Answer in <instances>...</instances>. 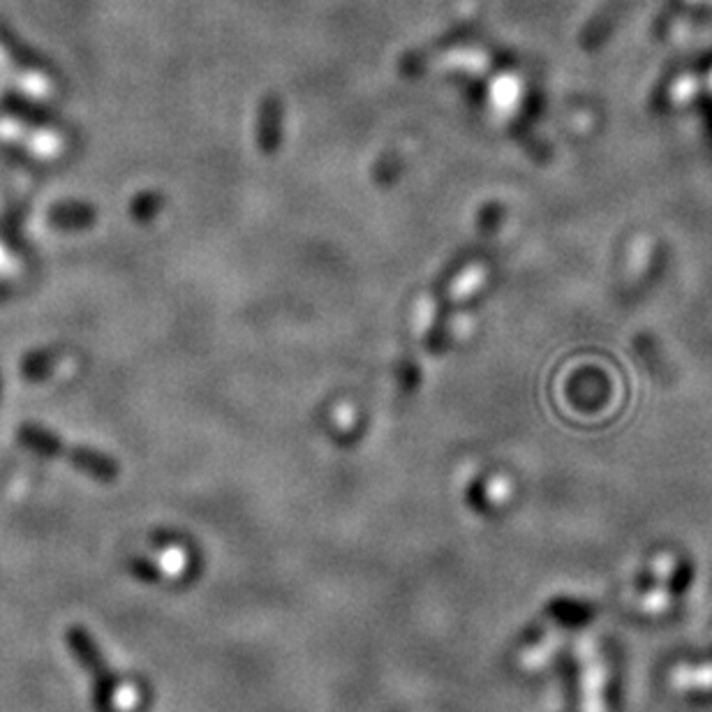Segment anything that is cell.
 Wrapping results in <instances>:
<instances>
[{"mask_svg":"<svg viewBox=\"0 0 712 712\" xmlns=\"http://www.w3.org/2000/svg\"><path fill=\"white\" fill-rule=\"evenodd\" d=\"M502 215H504V206L500 202L484 204V209H481V213H479L477 234H474V239L467 243V246L461 252H458L454 259H451L449 266L444 269V273L440 276V280H437V285L433 289V294H435L437 301H440L444 296V292H447V289L456 283V278L461 276V273L467 269V264H472L474 259L479 257V252L488 246V241H491L495 236V232H498V227L502 222Z\"/></svg>","mask_w":712,"mask_h":712,"instance_id":"6da1fadb","label":"cell"},{"mask_svg":"<svg viewBox=\"0 0 712 712\" xmlns=\"http://www.w3.org/2000/svg\"><path fill=\"white\" fill-rule=\"evenodd\" d=\"M285 137V105L278 95H266L259 102L257 123H255V144L264 158L278 155Z\"/></svg>","mask_w":712,"mask_h":712,"instance_id":"7a4b0ae2","label":"cell"},{"mask_svg":"<svg viewBox=\"0 0 712 712\" xmlns=\"http://www.w3.org/2000/svg\"><path fill=\"white\" fill-rule=\"evenodd\" d=\"M0 137L7 139V142L31 148V153L44 160L58 158L63 153V139L54 135V132L28 128V125H21L12 121V118H0Z\"/></svg>","mask_w":712,"mask_h":712,"instance_id":"3957f363","label":"cell"},{"mask_svg":"<svg viewBox=\"0 0 712 712\" xmlns=\"http://www.w3.org/2000/svg\"><path fill=\"white\" fill-rule=\"evenodd\" d=\"M449 320H451V303L449 299H440V306L435 310V317L428 326V336H426V350L430 356H440L444 347H447Z\"/></svg>","mask_w":712,"mask_h":712,"instance_id":"277c9868","label":"cell"},{"mask_svg":"<svg viewBox=\"0 0 712 712\" xmlns=\"http://www.w3.org/2000/svg\"><path fill=\"white\" fill-rule=\"evenodd\" d=\"M400 172H403V160H400V153L391 148L373 165V181L380 188H389V185L398 181Z\"/></svg>","mask_w":712,"mask_h":712,"instance_id":"5b68a950","label":"cell"},{"mask_svg":"<svg viewBox=\"0 0 712 712\" xmlns=\"http://www.w3.org/2000/svg\"><path fill=\"white\" fill-rule=\"evenodd\" d=\"M162 209V197L158 192H146L137 199V202H132V215L139 220H151L153 215H158V211Z\"/></svg>","mask_w":712,"mask_h":712,"instance_id":"8992f818","label":"cell"},{"mask_svg":"<svg viewBox=\"0 0 712 712\" xmlns=\"http://www.w3.org/2000/svg\"><path fill=\"white\" fill-rule=\"evenodd\" d=\"M17 271V259H14L5 248H0V273Z\"/></svg>","mask_w":712,"mask_h":712,"instance_id":"52a82bcc","label":"cell"}]
</instances>
